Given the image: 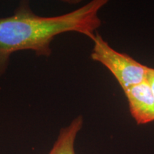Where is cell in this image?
I'll list each match as a JSON object with an SVG mask.
<instances>
[{"mask_svg":"<svg viewBox=\"0 0 154 154\" xmlns=\"http://www.w3.org/2000/svg\"><path fill=\"white\" fill-rule=\"evenodd\" d=\"M106 0H93L64 14L44 17L32 11L28 1H22L9 17L0 18V79L5 74L11 55L31 51L39 57L52 54L51 43L66 32L82 34L92 40L101 26L99 11Z\"/></svg>","mask_w":154,"mask_h":154,"instance_id":"6da1fadb","label":"cell"},{"mask_svg":"<svg viewBox=\"0 0 154 154\" xmlns=\"http://www.w3.org/2000/svg\"><path fill=\"white\" fill-rule=\"evenodd\" d=\"M92 41L94 47L91 59L109 69L124 91L146 80L149 66L139 63L126 54L116 51L99 34H96Z\"/></svg>","mask_w":154,"mask_h":154,"instance_id":"7a4b0ae2","label":"cell"},{"mask_svg":"<svg viewBox=\"0 0 154 154\" xmlns=\"http://www.w3.org/2000/svg\"><path fill=\"white\" fill-rule=\"evenodd\" d=\"M131 115L138 125L154 122V96L147 80L124 91Z\"/></svg>","mask_w":154,"mask_h":154,"instance_id":"3957f363","label":"cell"},{"mask_svg":"<svg viewBox=\"0 0 154 154\" xmlns=\"http://www.w3.org/2000/svg\"><path fill=\"white\" fill-rule=\"evenodd\" d=\"M83 124L82 116H78L68 126L61 128L57 140L48 154H76L75 140L77 134L82 129Z\"/></svg>","mask_w":154,"mask_h":154,"instance_id":"277c9868","label":"cell"},{"mask_svg":"<svg viewBox=\"0 0 154 154\" xmlns=\"http://www.w3.org/2000/svg\"><path fill=\"white\" fill-rule=\"evenodd\" d=\"M146 80H147L148 83H149L150 86H151V88L154 96V68L149 67Z\"/></svg>","mask_w":154,"mask_h":154,"instance_id":"5b68a950","label":"cell"}]
</instances>
